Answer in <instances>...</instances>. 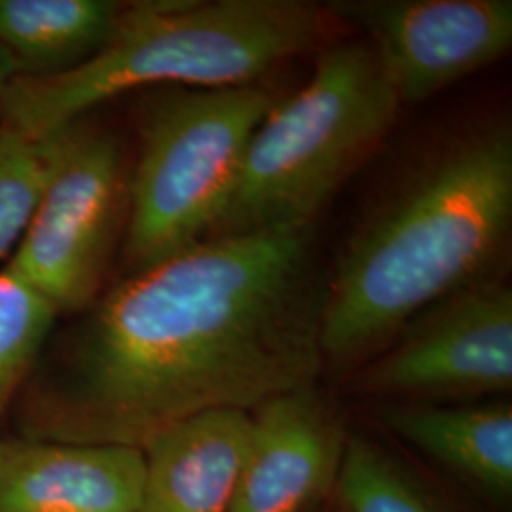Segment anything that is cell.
Instances as JSON below:
<instances>
[{
    "label": "cell",
    "mask_w": 512,
    "mask_h": 512,
    "mask_svg": "<svg viewBox=\"0 0 512 512\" xmlns=\"http://www.w3.org/2000/svg\"><path fill=\"white\" fill-rule=\"evenodd\" d=\"M325 283L313 224L213 236L124 275L42 349L19 437L145 450L198 414L313 387Z\"/></svg>",
    "instance_id": "cell-1"
},
{
    "label": "cell",
    "mask_w": 512,
    "mask_h": 512,
    "mask_svg": "<svg viewBox=\"0 0 512 512\" xmlns=\"http://www.w3.org/2000/svg\"><path fill=\"white\" fill-rule=\"evenodd\" d=\"M512 230V135L469 129L387 192L327 274L325 359L376 348L459 289L492 277Z\"/></svg>",
    "instance_id": "cell-2"
},
{
    "label": "cell",
    "mask_w": 512,
    "mask_h": 512,
    "mask_svg": "<svg viewBox=\"0 0 512 512\" xmlns=\"http://www.w3.org/2000/svg\"><path fill=\"white\" fill-rule=\"evenodd\" d=\"M321 31L323 12L298 0L124 4L97 54L65 73L18 76L0 116L27 137L44 139L131 90L251 86L311 50Z\"/></svg>",
    "instance_id": "cell-3"
},
{
    "label": "cell",
    "mask_w": 512,
    "mask_h": 512,
    "mask_svg": "<svg viewBox=\"0 0 512 512\" xmlns=\"http://www.w3.org/2000/svg\"><path fill=\"white\" fill-rule=\"evenodd\" d=\"M401 101L368 44L323 50L304 88L256 128L213 236L313 224L336 188L391 131Z\"/></svg>",
    "instance_id": "cell-4"
},
{
    "label": "cell",
    "mask_w": 512,
    "mask_h": 512,
    "mask_svg": "<svg viewBox=\"0 0 512 512\" xmlns=\"http://www.w3.org/2000/svg\"><path fill=\"white\" fill-rule=\"evenodd\" d=\"M275 101L256 84L160 88L148 95L128 183L124 275L152 268L213 234L247 145Z\"/></svg>",
    "instance_id": "cell-5"
},
{
    "label": "cell",
    "mask_w": 512,
    "mask_h": 512,
    "mask_svg": "<svg viewBox=\"0 0 512 512\" xmlns=\"http://www.w3.org/2000/svg\"><path fill=\"white\" fill-rule=\"evenodd\" d=\"M48 137L50 177L6 268L59 315L80 313L99 293L128 186L107 131L76 120Z\"/></svg>",
    "instance_id": "cell-6"
},
{
    "label": "cell",
    "mask_w": 512,
    "mask_h": 512,
    "mask_svg": "<svg viewBox=\"0 0 512 512\" xmlns=\"http://www.w3.org/2000/svg\"><path fill=\"white\" fill-rule=\"evenodd\" d=\"M382 357L366 366L359 389L399 399L505 393L512 387V293L486 277L420 313Z\"/></svg>",
    "instance_id": "cell-7"
},
{
    "label": "cell",
    "mask_w": 512,
    "mask_h": 512,
    "mask_svg": "<svg viewBox=\"0 0 512 512\" xmlns=\"http://www.w3.org/2000/svg\"><path fill=\"white\" fill-rule=\"evenodd\" d=\"M361 29L403 103H420L494 65L512 46L511 0H334Z\"/></svg>",
    "instance_id": "cell-8"
},
{
    "label": "cell",
    "mask_w": 512,
    "mask_h": 512,
    "mask_svg": "<svg viewBox=\"0 0 512 512\" xmlns=\"http://www.w3.org/2000/svg\"><path fill=\"white\" fill-rule=\"evenodd\" d=\"M251 416L230 512H308L334 492L348 437L315 385L272 399Z\"/></svg>",
    "instance_id": "cell-9"
},
{
    "label": "cell",
    "mask_w": 512,
    "mask_h": 512,
    "mask_svg": "<svg viewBox=\"0 0 512 512\" xmlns=\"http://www.w3.org/2000/svg\"><path fill=\"white\" fill-rule=\"evenodd\" d=\"M143 482L137 448L0 439V512H135Z\"/></svg>",
    "instance_id": "cell-10"
},
{
    "label": "cell",
    "mask_w": 512,
    "mask_h": 512,
    "mask_svg": "<svg viewBox=\"0 0 512 512\" xmlns=\"http://www.w3.org/2000/svg\"><path fill=\"white\" fill-rule=\"evenodd\" d=\"M253 416L213 410L169 427L148 444L135 512H230L247 458Z\"/></svg>",
    "instance_id": "cell-11"
},
{
    "label": "cell",
    "mask_w": 512,
    "mask_h": 512,
    "mask_svg": "<svg viewBox=\"0 0 512 512\" xmlns=\"http://www.w3.org/2000/svg\"><path fill=\"white\" fill-rule=\"evenodd\" d=\"M380 418L397 437L478 490L511 499V404H395Z\"/></svg>",
    "instance_id": "cell-12"
},
{
    "label": "cell",
    "mask_w": 512,
    "mask_h": 512,
    "mask_svg": "<svg viewBox=\"0 0 512 512\" xmlns=\"http://www.w3.org/2000/svg\"><path fill=\"white\" fill-rule=\"evenodd\" d=\"M124 4L112 0H0V44L19 76H54L97 54Z\"/></svg>",
    "instance_id": "cell-13"
},
{
    "label": "cell",
    "mask_w": 512,
    "mask_h": 512,
    "mask_svg": "<svg viewBox=\"0 0 512 512\" xmlns=\"http://www.w3.org/2000/svg\"><path fill=\"white\" fill-rule=\"evenodd\" d=\"M59 313L10 268L0 272V418L18 399Z\"/></svg>",
    "instance_id": "cell-14"
},
{
    "label": "cell",
    "mask_w": 512,
    "mask_h": 512,
    "mask_svg": "<svg viewBox=\"0 0 512 512\" xmlns=\"http://www.w3.org/2000/svg\"><path fill=\"white\" fill-rule=\"evenodd\" d=\"M334 494L342 512H442L380 446L348 437Z\"/></svg>",
    "instance_id": "cell-15"
},
{
    "label": "cell",
    "mask_w": 512,
    "mask_h": 512,
    "mask_svg": "<svg viewBox=\"0 0 512 512\" xmlns=\"http://www.w3.org/2000/svg\"><path fill=\"white\" fill-rule=\"evenodd\" d=\"M50 137L31 139L0 124V258L18 247L50 177Z\"/></svg>",
    "instance_id": "cell-16"
},
{
    "label": "cell",
    "mask_w": 512,
    "mask_h": 512,
    "mask_svg": "<svg viewBox=\"0 0 512 512\" xmlns=\"http://www.w3.org/2000/svg\"><path fill=\"white\" fill-rule=\"evenodd\" d=\"M19 76V65L16 57L8 52V48H4L0 44V103L4 93L8 92V88L12 86V82Z\"/></svg>",
    "instance_id": "cell-17"
}]
</instances>
